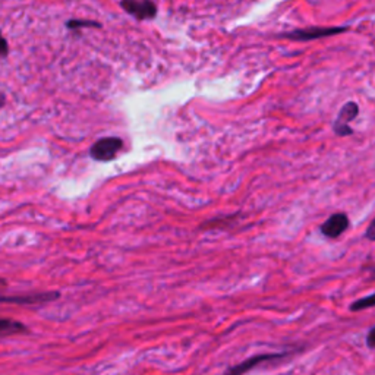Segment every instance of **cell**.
I'll return each instance as SVG.
<instances>
[{"mask_svg": "<svg viewBox=\"0 0 375 375\" xmlns=\"http://www.w3.org/2000/svg\"><path fill=\"white\" fill-rule=\"evenodd\" d=\"M359 115V107L354 101H347V103L340 109L339 116L334 122V132L339 136H347L354 133V129L349 127V122H352L354 119H356Z\"/></svg>", "mask_w": 375, "mask_h": 375, "instance_id": "277c9868", "label": "cell"}, {"mask_svg": "<svg viewBox=\"0 0 375 375\" xmlns=\"http://www.w3.org/2000/svg\"><path fill=\"white\" fill-rule=\"evenodd\" d=\"M122 147L123 141L118 136H107V138H101L94 142L89 150V156L96 162H110L122 150Z\"/></svg>", "mask_w": 375, "mask_h": 375, "instance_id": "7a4b0ae2", "label": "cell"}, {"mask_svg": "<svg viewBox=\"0 0 375 375\" xmlns=\"http://www.w3.org/2000/svg\"><path fill=\"white\" fill-rule=\"evenodd\" d=\"M367 237H368V239H369V241H374V236H372V224H369V227H368Z\"/></svg>", "mask_w": 375, "mask_h": 375, "instance_id": "4fadbf2b", "label": "cell"}, {"mask_svg": "<svg viewBox=\"0 0 375 375\" xmlns=\"http://www.w3.org/2000/svg\"><path fill=\"white\" fill-rule=\"evenodd\" d=\"M374 333H375V328L371 327L369 332H368V336H367V343H368L369 349H374Z\"/></svg>", "mask_w": 375, "mask_h": 375, "instance_id": "7c38bea8", "label": "cell"}, {"mask_svg": "<svg viewBox=\"0 0 375 375\" xmlns=\"http://www.w3.org/2000/svg\"><path fill=\"white\" fill-rule=\"evenodd\" d=\"M286 356V354H263V355H255L249 358L241 363H237L236 367H232L224 375H245L255 367L261 365L264 362H272V361H280Z\"/></svg>", "mask_w": 375, "mask_h": 375, "instance_id": "8992f818", "label": "cell"}, {"mask_svg": "<svg viewBox=\"0 0 375 375\" xmlns=\"http://www.w3.org/2000/svg\"><path fill=\"white\" fill-rule=\"evenodd\" d=\"M8 53H9V44L6 39L2 36V32H0V59L6 58Z\"/></svg>", "mask_w": 375, "mask_h": 375, "instance_id": "8fae6325", "label": "cell"}, {"mask_svg": "<svg viewBox=\"0 0 375 375\" xmlns=\"http://www.w3.org/2000/svg\"><path fill=\"white\" fill-rule=\"evenodd\" d=\"M59 298L58 292H41V293H25L17 294V297H0V302H10L17 305H34L44 303Z\"/></svg>", "mask_w": 375, "mask_h": 375, "instance_id": "52a82bcc", "label": "cell"}, {"mask_svg": "<svg viewBox=\"0 0 375 375\" xmlns=\"http://www.w3.org/2000/svg\"><path fill=\"white\" fill-rule=\"evenodd\" d=\"M28 333V328L19 323L12 320V318H0V336H10V334H21Z\"/></svg>", "mask_w": 375, "mask_h": 375, "instance_id": "ba28073f", "label": "cell"}, {"mask_svg": "<svg viewBox=\"0 0 375 375\" xmlns=\"http://www.w3.org/2000/svg\"><path fill=\"white\" fill-rule=\"evenodd\" d=\"M374 305V294H368V297L362 298L356 302H354L350 305V310L352 311H362V310H367V308H371V306Z\"/></svg>", "mask_w": 375, "mask_h": 375, "instance_id": "30bf717a", "label": "cell"}, {"mask_svg": "<svg viewBox=\"0 0 375 375\" xmlns=\"http://www.w3.org/2000/svg\"><path fill=\"white\" fill-rule=\"evenodd\" d=\"M5 103V100H3V97H0V106H2Z\"/></svg>", "mask_w": 375, "mask_h": 375, "instance_id": "9a60e30c", "label": "cell"}, {"mask_svg": "<svg viewBox=\"0 0 375 375\" xmlns=\"http://www.w3.org/2000/svg\"><path fill=\"white\" fill-rule=\"evenodd\" d=\"M6 285V281L3 279H0V286H5Z\"/></svg>", "mask_w": 375, "mask_h": 375, "instance_id": "5bb4252c", "label": "cell"}, {"mask_svg": "<svg viewBox=\"0 0 375 375\" xmlns=\"http://www.w3.org/2000/svg\"><path fill=\"white\" fill-rule=\"evenodd\" d=\"M120 6L125 12L138 21L154 19L157 15V6L153 0H122Z\"/></svg>", "mask_w": 375, "mask_h": 375, "instance_id": "3957f363", "label": "cell"}, {"mask_svg": "<svg viewBox=\"0 0 375 375\" xmlns=\"http://www.w3.org/2000/svg\"><path fill=\"white\" fill-rule=\"evenodd\" d=\"M349 227V217L345 213H336L332 217H328L320 227L321 233L328 239H336L340 235H343Z\"/></svg>", "mask_w": 375, "mask_h": 375, "instance_id": "5b68a950", "label": "cell"}, {"mask_svg": "<svg viewBox=\"0 0 375 375\" xmlns=\"http://www.w3.org/2000/svg\"><path fill=\"white\" fill-rule=\"evenodd\" d=\"M349 27H312V28H303V30H294L292 32L283 34V39H289L292 41H312L320 40L324 37H332L336 34L346 32Z\"/></svg>", "mask_w": 375, "mask_h": 375, "instance_id": "6da1fadb", "label": "cell"}, {"mask_svg": "<svg viewBox=\"0 0 375 375\" xmlns=\"http://www.w3.org/2000/svg\"><path fill=\"white\" fill-rule=\"evenodd\" d=\"M66 27L72 30V31H76V30H81V28H100L101 25L98 24V22L96 21H81V19H71L66 22Z\"/></svg>", "mask_w": 375, "mask_h": 375, "instance_id": "9c48e42d", "label": "cell"}]
</instances>
